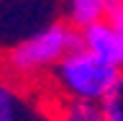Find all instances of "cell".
<instances>
[{
	"mask_svg": "<svg viewBox=\"0 0 123 121\" xmlns=\"http://www.w3.org/2000/svg\"><path fill=\"white\" fill-rule=\"evenodd\" d=\"M77 49H82V31L67 21H56L18 41L5 54L3 64L13 77H36L41 72H51L56 62Z\"/></svg>",
	"mask_w": 123,
	"mask_h": 121,
	"instance_id": "1",
	"label": "cell"
},
{
	"mask_svg": "<svg viewBox=\"0 0 123 121\" xmlns=\"http://www.w3.org/2000/svg\"><path fill=\"white\" fill-rule=\"evenodd\" d=\"M51 85L64 95V100H82V103H103L113 85L121 77V70L105 64L87 49H77L54 64L49 72Z\"/></svg>",
	"mask_w": 123,
	"mask_h": 121,
	"instance_id": "2",
	"label": "cell"
},
{
	"mask_svg": "<svg viewBox=\"0 0 123 121\" xmlns=\"http://www.w3.org/2000/svg\"><path fill=\"white\" fill-rule=\"evenodd\" d=\"M105 111L108 121H123V72L118 77V83L113 85V90L108 93V98L100 103Z\"/></svg>",
	"mask_w": 123,
	"mask_h": 121,
	"instance_id": "7",
	"label": "cell"
},
{
	"mask_svg": "<svg viewBox=\"0 0 123 121\" xmlns=\"http://www.w3.org/2000/svg\"><path fill=\"white\" fill-rule=\"evenodd\" d=\"M82 46L105 64L123 72V36L108 21H98L82 28Z\"/></svg>",
	"mask_w": 123,
	"mask_h": 121,
	"instance_id": "3",
	"label": "cell"
},
{
	"mask_svg": "<svg viewBox=\"0 0 123 121\" xmlns=\"http://www.w3.org/2000/svg\"><path fill=\"white\" fill-rule=\"evenodd\" d=\"M105 21L123 36V0H110V8H108Z\"/></svg>",
	"mask_w": 123,
	"mask_h": 121,
	"instance_id": "8",
	"label": "cell"
},
{
	"mask_svg": "<svg viewBox=\"0 0 123 121\" xmlns=\"http://www.w3.org/2000/svg\"><path fill=\"white\" fill-rule=\"evenodd\" d=\"M0 121H31L21 90L5 75H0Z\"/></svg>",
	"mask_w": 123,
	"mask_h": 121,
	"instance_id": "5",
	"label": "cell"
},
{
	"mask_svg": "<svg viewBox=\"0 0 123 121\" xmlns=\"http://www.w3.org/2000/svg\"><path fill=\"white\" fill-rule=\"evenodd\" d=\"M51 121H108L100 103H82V100H59L54 108Z\"/></svg>",
	"mask_w": 123,
	"mask_h": 121,
	"instance_id": "6",
	"label": "cell"
},
{
	"mask_svg": "<svg viewBox=\"0 0 123 121\" xmlns=\"http://www.w3.org/2000/svg\"><path fill=\"white\" fill-rule=\"evenodd\" d=\"M110 0H67V23L74 28H87L98 21H105Z\"/></svg>",
	"mask_w": 123,
	"mask_h": 121,
	"instance_id": "4",
	"label": "cell"
}]
</instances>
